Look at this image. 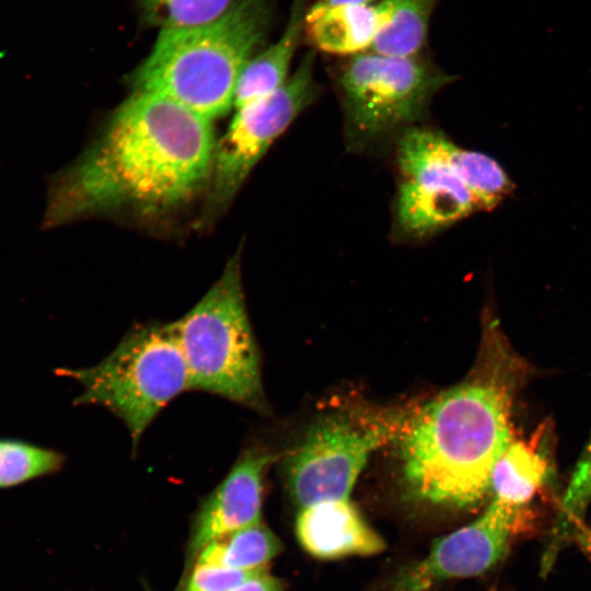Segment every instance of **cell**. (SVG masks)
I'll return each instance as SVG.
<instances>
[{"mask_svg":"<svg viewBox=\"0 0 591 591\" xmlns=\"http://www.w3.org/2000/svg\"><path fill=\"white\" fill-rule=\"evenodd\" d=\"M275 459L260 447L243 450L199 509L189 544L192 557L213 540L260 522L264 477Z\"/></svg>","mask_w":591,"mask_h":591,"instance_id":"8fae6325","label":"cell"},{"mask_svg":"<svg viewBox=\"0 0 591 591\" xmlns=\"http://www.w3.org/2000/svg\"><path fill=\"white\" fill-rule=\"evenodd\" d=\"M240 260L235 254L206 294L173 324L190 390L263 412L260 354L246 311Z\"/></svg>","mask_w":591,"mask_h":591,"instance_id":"277c9868","label":"cell"},{"mask_svg":"<svg viewBox=\"0 0 591 591\" xmlns=\"http://www.w3.org/2000/svg\"><path fill=\"white\" fill-rule=\"evenodd\" d=\"M386 21L369 51L390 57H416L428 31L432 0H381Z\"/></svg>","mask_w":591,"mask_h":591,"instance_id":"ac0fdd59","label":"cell"},{"mask_svg":"<svg viewBox=\"0 0 591 591\" xmlns=\"http://www.w3.org/2000/svg\"><path fill=\"white\" fill-rule=\"evenodd\" d=\"M215 147L210 120L166 97L132 91L53 181L44 224L178 209L209 183Z\"/></svg>","mask_w":591,"mask_h":591,"instance_id":"6da1fadb","label":"cell"},{"mask_svg":"<svg viewBox=\"0 0 591 591\" xmlns=\"http://www.w3.org/2000/svg\"><path fill=\"white\" fill-rule=\"evenodd\" d=\"M490 591H496V590H490Z\"/></svg>","mask_w":591,"mask_h":591,"instance_id":"d4e9b609","label":"cell"},{"mask_svg":"<svg viewBox=\"0 0 591 591\" xmlns=\"http://www.w3.org/2000/svg\"><path fill=\"white\" fill-rule=\"evenodd\" d=\"M429 135L437 152L473 196L478 210H494L513 194L514 183L495 159L464 149L439 131L429 129Z\"/></svg>","mask_w":591,"mask_h":591,"instance_id":"2e32d148","label":"cell"},{"mask_svg":"<svg viewBox=\"0 0 591 591\" xmlns=\"http://www.w3.org/2000/svg\"><path fill=\"white\" fill-rule=\"evenodd\" d=\"M303 4V0H294L287 26L278 40L244 66L234 90V109L271 94L288 80L292 58L304 31L306 10Z\"/></svg>","mask_w":591,"mask_h":591,"instance_id":"9a60e30c","label":"cell"},{"mask_svg":"<svg viewBox=\"0 0 591 591\" xmlns=\"http://www.w3.org/2000/svg\"><path fill=\"white\" fill-rule=\"evenodd\" d=\"M474 371L409 414L398 436L404 479L420 500L455 508L480 502L513 438L511 415L530 366L493 322Z\"/></svg>","mask_w":591,"mask_h":591,"instance_id":"7a4b0ae2","label":"cell"},{"mask_svg":"<svg viewBox=\"0 0 591 591\" xmlns=\"http://www.w3.org/2000/svg\"><path fill=\"white\" fill-rule=\"evenodd\" d=\"M546 430L542 425L529 438L513 436L493 470L494 499L526 508L546 486L553 472Z\"/></svg>","mask_w":591,"mask_h":591,"instance_id":"5bb4252c","label":"cell"},{"mask_svg":"<svg viewBox=\"0 0 591 591\" xmlns=\"http://www.w3.org/2000/svg\"><path fill=\"white\" fill-rule=\"evenodd\" d=\"M408 415L344 408L318 418L285 464L287 486L300 508L348 500L373 451L398 438Z\"/></svg>","mask_w":591,"mask_h":591,"instance_id":"8992f818","label":"cell"},{"mask_svg":"<svg viewBox=\"0 0 591 591\" xmlns=\"http://www.w3.org/2000/svg\"><path fill=\"white\" fill-rule=\"evenodd\" d=\"M296 534L308 553L325 559L374 555L385 547L348 500L302 508L297 517Z\"/></svg>","mask_w":591,"mask_h":591,"instance_id":"7c38bea8","label":"cell"},{"mask_svg":"<svg viewBox=\"0 0 591 591\" xmlns=\"http://www.w3.org/2000/svg\"><path fill=\"white\" fill-rule=\"evenodd\" d=\"M55 372L82 386L74 405L102 406L125 424L132 451L159 413L182 392L190 390L173 323L137 324L95 366Z\"/></svg>","mask_w":591,"mask_h":591,"instance_id":"5b68a950","label":"cell"},{"mask_svg":"<svg viewBox=\"0 0 591 591\" xmlns=\"http://www.w3.org/2000/svg\"><path fill=\"white\" fill-rule=\"evenodd\" d=\"M229 591H283V582L265 573L250 579Z\"/></svg>","mask_w":591,"mask_h":591,"instance_id":"603a6c76","label":"cell"},{"mask_svg":"<svg viewBox=\"0 0 591 591\" xmlns=\"http://www.w3.org/2000/svg\"><path fill=\"white\" fill-rule=\"evenodd\" d=\"M591 496V439L572 475L565 503L569 508L582 506Z\"/></svg>","mask_w":591,"mask_h":591,"instance_id":"7402d4cb","label":"cell"},{"mask_svg":"<svg viewBox=\"0 0 591 591\" xmlns=\"http://www.w3.org/2000/svg\"><path fill=\"white\" fill-rule=\"evenodd\" d=\"M531 522L528 507L493 498L475 521L436 540L426 558L398 575L392 591H428L447 580L482 575L505 557L511 537Z\"/></svg>","mask_w":591,"mask_h":591,"instance_id":"30bf717a","label":"cell"},{"mask_svg":"<svg viewBox=\"0 0 591 591\" xmlns=\"http://www.w3.org/2000/svg\"><path fill=\"white\" fill-rule=\"evenodd\" d=\"M452 80L417 57L372 51L351 56L339 77L349 144L366 147L421 118L432 96Z\"/></svg>","mask_w":591,"mask_h":591,"instance_id":"52a82bcc","label":"cell"},{"mask_svg":"<svg viewBox=\"0 0 591 591\" xmlns=\"http://www.w3.org/2000/svg\"><path fill=\"white\" fill-rule=\"evenodd\" d=\"M378 0H318L323 5H373Z\"/></svg>","mask_w":591,"mask_h":591,"instance_id":"cb8c5ba5","label":"cell"},{"mask_svg":"<svg viewBox=\"0 0 591 591\" xmlns=\"http://www.w3.org/2000/svg\"><path fill=\"white\" fill-rule=\"evenodd\" d=\"M266 12L259 0H236L218 20L160 30L130 76L134 91L174 101L208 120L233 108L239 77L260 44Z\"/></svg>","mask_w":591,"mask_h":591,"instance_id":"3957f363","label":"cell"},{"mask_svg":"<svg viewBox=\"0 0 591 591\" xmlns=\"http://www.w3.org/2000/svg\"><path fill=\"white\" fill-rule=\"evenodd\" d=\"M282 549L279 538L262 522L225 534L207 544L196 565L231 569H256Z\"/></svg>","mask_w":591,"mask_h":591,"instance_id":"e0dca14e","label":"cell"},{"mask_svg":"<svg viewBox=\"0 0 591 591\" xmlns=\"http://www.w3.org/2000/svg\"><path fill=\"white\" fill-rule=\"evenodd\" d=\"M65 455L56 450L18 439H0V489L59 471Z\"/></svg>","mask_w":591,"mask_h":591,"instance_id":"d6986e66","label":"cell"},{"mask_svg":"<svg viewBox=\"0 0 591 591\" xmlns=\"http://www.w3.org/2000/svg\"><path fill=\"white\" fill-rule=\"evenodd\" d=\"M401 182L395 200L399 232L425 239L467 218L478 207L433 147L429 128L404 130L396 150Z\"/></svg>","mask_w":591,"mask_h":591,"instance_id":"9c48e42d","label":"cell"},{"mask_svg":"<svg viewBox=\"0 0 591 591\" xmlns=\"http://www.w3.org/2000/svg\"><path fill=\"white\" fill-rule=\"evenodd\" d=\"M236 0H142L147 20L164 28L193 27L213 22Z\"/></svg>","mask_w":591,"mask_h":591,"instance_id":"ffe728a7","label":"cell"},{"mask_svg":"<svg viewBox=\"0 0 591 591\" xmlns=\"http://www.w3.org/2000/svg\"><path fill=\"white\" fill-rule=\"evenodd\" d=\"M314 56H304L292 76L271 94L235 109L216 141L206 213L222 211L274 141L316 99Z\"/></svg>","mask_w":591,"mask_h":591,"instance_id":"ba28073f","label":"cell"},{"mask_svg":"<svg viewBox=\"0 0 591 591\" xmlns=\"http://www.w3.org/2000/svg\"><path fill=\"white\" fill-rule=\"evenodd\" d=\"M385 21L381 0L373 5L331 7L316 2L305 11L304 31L316 48L355 56L370 50Z\"/></svg>","mask_w":591,"mask_h":591,"instance_id":"4fadbf2b","label":"cell"},{"mask_svg":"<svg viewBox=\"0 0 591 591\" xmlns=\"http://www.w3.org/2000/svg\"><path fill=\"white\" fill-rule=\"evenodd\" d=\"M265 573H267L266 567L231 569L196 565L184 591H229Z\"/></svg>","mask_w":591,"mask_h":591,"instance_id":"44dd1931","label":"cell"}]
</instances>
